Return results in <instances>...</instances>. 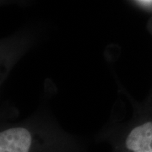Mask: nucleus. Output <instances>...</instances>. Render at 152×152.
I'll return each mask as SVG.
<instances>
[{
    "mask_svg": "<svg viewBox=\"0 0 152 152\" xmlns=\"http://www.w3.org/2000/svg\"><path fill=\"white\" fill-rule=\"evenodd\" d=\"M31 134L25 128H12L0 134V152H29Z\"/></svg>",
    "mask_w": 152,
    "mask_h": 152,
    "instance_id": "1",
    "label": "nucleus"
},
{
    "mask_svg": "<svg viewBox=\"0 0 152 152\" xmlns=\"http://www.w3.org/2000/svg\"><path fill=\"white\" fill-rule=\"evenodd\" d=\"M125 146L131 152H152V122L135 127L127 137Z\"/></svg>",
    "mask_w": 152,
    "mask_h": 152,
    "instance_id": "2",
    "label": "nucleus"
}]
</instances>
